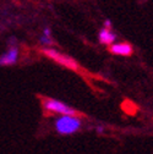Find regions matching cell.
<instances>
[{
  "instance_id": "obj_1",
  "label": "cell",
  "mask_w": 153,
  "mask_h": 154,
  "mask_svg": "<svg viewBox=\"0 0 153 154\" xmlns=\"http://www.w3.org/2000/svg\"><path fill=\"white\" fill-rule=\"evenodd\" d=\"M42 108L50 114H60V115H72V116H83L85 114L77 111L76 109L69 106L67 104L56 100L53 98H48V97H43L42 98Z\"/></svg>"
},
{
  "instance_id": "obj_2",
  "label": "cell",
  "mask_w": 153,
  "mask_h": 154,
  "mask_svg": "<svg viewBox=\"0 0 153 154\" xmlns=\"http://www.w3.org/2000/svg\"><path fill=\"white\" fill-rule=\"evenodd\" d=\"M81 119L80 116L72 115H64V116L55 120V130L60 134H71L77 132L81 128Z\"/></svg>"
},
{
  "instance_id": "obj_3",
  "label": "cell",
  "mask_w": 153,
  "mask_h": 154,
  "mask_svg": "<svg viewBox=\"0 0 153 154\" xmlns=\"http://www.w3.org/2000/svg\"><path fill=\"white\" fill-rule=\"evenodd\" d=\"M43 53L47 57L54 60L56 64H59V65H61L66 69H70L72 71H79L80 70V65L77 64V61H76L75 59H72V57H70L65 54L56 51L55 49H44Z\"/></svg>"
},
{
  "instance_id": "obj_4",
  "label": "cell",
  "mask_w": 153,
  "mask_h": 154,
  "mask_svg": "<svg viewBox=\"0 0 153 154\" xmlns=\"http://www.w3.org/2000/svg\"><path fill=\"white\" fill-rule=\"evenodd\" d=\"M18 49L16 45H9L6 53L0 56V66H12L17 63Z\"/></svg>"
},
{
  "instance_id": "obj_5",
  "label": "cell",
  "mask_w": 153,
  "mask_h": 154,
  "mask_svg": "<svg viewBox=\"0 0 153 154\" xmlns=\"http://www.w3.org/2000/svg\"><path fill=\"white\" fill-rule=\"evenodd\" d=\"M109 51L115 55L130 56L133 53V49H132L131 44H129V43H118V44H110Z\"/></svg>"
},
{
  "instance_id": "obj_6",
  "label": "cell",
  "mask_w": 153,
  "mask_h": 154,
  "mask_svg": "<svg viewBox=\"0 0 153 154\" xmlns=\"http://www.w3.org/2000/svg\"><path fill=\"white\" fill-rule=\"evenodd\" d=\"M115 38H117V35L110 31V28H103L99 32V42L102 44L110 45V44H113L114 41H115Z\"/></svg>"
},
{
  "instance_id": "obj_7",
  "label": "cell",
  "mask_w": 153,
  "mask_h": 154,
  "mask_svg": "<svg viewBox=\"0 0 153 154\" xmlns=\"http://www.w3.org/2000/svg\"><path fill=\"white\" fill-rule=\"evenodd\" d=\"M121 110L125 112V114H127V115H131V116H133V115H136V112L139 111V106L133 103V102H131L130 99H125L123 103H121Z\"/></svg>"
},
{
  "instance_id": "obj_8",
  "label": "cell",
  "mask_w": 153,
  "mask_h": 154,
  "mask_svg": "<svg viewBox=\"0 0 153 154\" xmlns=\"http://www.w3.org/2000/svg\"><path fill=\"white\" fill-rule=\"evenodd\" d=\"M39 41H41V43H42L43 45H52V44H53L52 38H50V37H47V35H44V34L41 37Z\"/></svg>"
},
{
  "instance_id": "obj_9",
  "label": "cell",
  "mask_w": 153,
  "mask_h": 154,
  "mask_svg": "<svg viewBox=\"0 0 153 154\" xmlns=\"http://www.w3.org/2000/svg\"><path fill=\"white\" fill-rule=\"evenodd\" d=\"M95 131H97L98 133H103V132H104V128H103V127H101V126H98Z\"/></svg>"
}]
</instances>
